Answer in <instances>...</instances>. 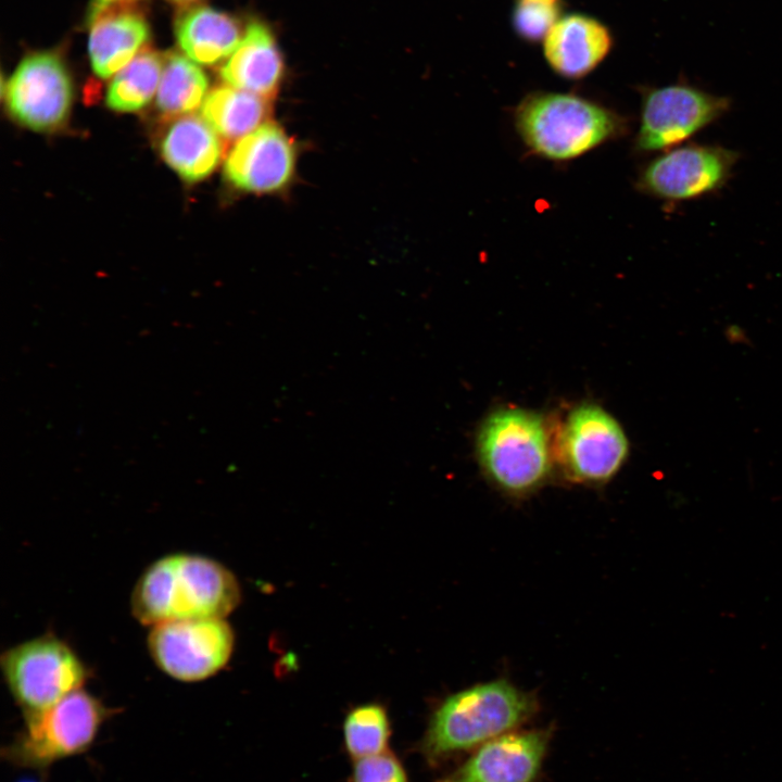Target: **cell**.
I'll list each match as a JSON object with an SVG mask.
<instances>
[{"mask_svg": "<svg viewBox=\"0 0 782 782\" xmlns=\"http://www.w3.org/2000/svg\"><path fill=\"white\" fill-rule=\"evenodd\" d=\"M235 575L217 560L175 553L150 564L131 595L133 616L143 626L186 620L225 618L239 604Z\"/></svg>", "mask_w": 782, "mask_h": 782, "instance_id": "1", "label": "cell"}, {"mask_svg": "<svg viewBox=\"0 0 782 782\" xmlns=\"http://www.w3.org/2000/svg\"><path fill=\"white\" fill-rule=\"evenodd\" d=\"M537 709L532 695L508 680L478 683L449 697L430 720L422 749L432 760L516 728Z\"/></svg>", "mask_w": 782, "mask_h": 782, "instance_id": "2", "label": "cell"}, {"mask_svg": "<svg viewBox=\"0 0 782 782\" xmlns=\"http://www.w3.org/2000/svg\"><path fill=\"white\" fill-rule=\"evenodd\" d=\"M515 125L531 151L556 161L580 156L625 129L618 114L588 99L558 92L528 96L516 109Z\"/></svg>", "mask_w": 782, "mask_h": 782, "instance_id": "3", "label": "cell"}, {"mask_svg": "<svg viewBox=\"0 0 782 782\" xmlns=\"http://www.w3.org/2000/svg\"><path fill=\"white\" fill-rule=\"evenodd\" d=\"M477 452L487 477L510 495L537 490L552 468L546 424L539 414L522 408L489 415L478 433Z\"/></svg>", "mask_w": 782, "mask_h": 782, "instance_id": "4", "label": "cell"}, {"mask_svg": "<svg viewBox=\"0 0 782 782\" xmlns=\"http://www.w3.org/2000/svg\"><path fill=\"white\" fill-rule=\"evenodd\" d=\"M112 710L83 688L46 710L26 717L24 729L3 749V757L26 769L45 770L85 753Z\"/></svg>", "mask_w": 782, "mask_h": 782, "instance_id": "5", "label": "cell"}, {"mask_svg": "<svg viewBox=\"0 0 782 782\" xmlns=\"http://www.w3.org/2000/svg\"><path fill=\"white\" fill-rule=\"evenodd\" d=\"M0 668L24 718L39 714L83 688L88 670L76 652L59 638L45 634L4 651Z\"/></svg>", "mask_w": 782, "mask_h": 782, "instance_id": "6", "label": "cell"}, {"mask_svg": "<svg viewBox=\"0 0 782 782\" xmlns=\"http://www.w3.org/2000/svg\"><path fill=\"white\" fill-rule=\"evenodd\" d=\"M147 645L165 674L181 682H199L226 666L235 635L224 618L175 620L150 627Z\"/></svg>", "mask_w": 782, "mask_h": 782, "instance_id": "7", "label": "cell"}, {"mask_svg": "<svg viewBox=\"0 0 782 782\" xmlns=\"http://www.w3.org/2000/svg\"><path fill=\"white\" fill-rule=\"evenodd\" d=\"M730 100L699 88L674 84L644 93L635 147L642 152L667 151L719 119Z\"/></svg>", "mask_w": 782, "mask_h": 782, "instance_id": "8", "label": "cell"}, {"mask_svg": "<svg viewBox=\"0 0 782 782\" xmlns=\"http://www.w3.org/2000/svg\"><path fill=\"white\" fill-rule=\"evenodd\" d=\"M629 442L619 422L594 404L575 407L558 438V455L567 475L578 482L598 484L623 465Z\"/></svg>", "mask_w": 782, "mask_h": 782, "instance_id": "9", "label": "cell"}, {"mask_svg": "<svg viewBox=\"0 0 782 782\" xmlns=\"http://www.w3.org/2000/svg\"><path fill=\"white\" fill-rule=\"evenodd\" d=\"M737 160V152L719 146L690 143L676 147L643 168L638 187L665 201L698 199L723 187Z\"/></svg>", "mask_w": 782, "mask_h": 782, "instance_id": "10", "label": "cell"}, {"mask_svg": "<svg viewBox=\"0 0 782 782\" xmlns=\"http://www.w3.org/2000/svg\"><path fill=\"white\" fill-rule=\"evenodd\" d=\"M5 101L11 116L23 126L36 131L60 128L73 101L64 62L51 52L25 56L8 80Z\"/></svg>", "mask_w": 782, "mask_h": 782, "instance_id": "11", "label": "cell"}, {"mask_svg": "<svg viewBox=\"0 0 782 782\" xmlns=\"http://www.w3.org/2000/svg\"><path fill=\"white\" fill-rule=\"evenodd\" d=\"M294 150L278 126L264 124L240 138L225 162L226 178L250 192H270L292 176Z\"/></svg>", "mask_w": 782, "mask_h": 782, "instance_id": "12", "label": "cell"}, {"mask_svg": "<svg viewBox=\"0 0 782 782\" xmlns=\"http://www.w3.org/2000/svg\"><path fill=\"white\" fill-rule=\"evenodd\" d=\"M546 744L547 734L542 731L501 735L438 782H531Z\"/></svg>", "mask_w": 782, "mask_h": 782, "instance_id": "13", "label": "cell"}, {"mask_svg": "<svg viewBox=\"0 0 782 782\" xmlns=\"http://www.w3.org/2000/svg\"><path fill=\"white\" fill-rule=\"evenodd\" d=\"M611 36L597 20L569 14L557 20L544 38L548 65L560 76L577 79L593 71L608 54Z\"/></svg>", "mask_w": 782, "mask_h": 782, "instance_id": "14", "label": "cell"}, {"mask_svg": "<svg viewBox=\"0 0 782 782\" xmlns=\"http://www.w3.org/2000/svg\"><path fill=\"white\" fill-rule=\"evenodd\" d=\"M89 23V59L100 78H109L124 68L146 48L150 37L147 20L129 5L108 9Z\"/></svg>", "mask_w": 782, "mask_h": 782, "instance_id": "15", "label": "cell"}, {"mask_svg": "<svg viewBox=\"0 0 782 782\" xmlns=\"http://www.w3.org/2000/svg\"><path fill=\"white\" fill-rule=\"evenodd\" d=\"M283 61L268 27L260 22L248 25L236 49L219 74L231 87L257 94H273L281 80Z\"/></svg>", "mask_w": 782, "mask_h": 782, "instance_id": "16", "label": "cell"}, {"mask_svg": "<svg viewBox=\"0 0 782 782\" xmlns=\"http://www.w3.org/2000/svg\"><path fill=\"white\" fill-rule=\"evenodd\" d=\"M160 152L185 181L197 182L215 169L222 146L217 133L203 117L184 115L165 129L160 140Z\"/></svg>", "mask_w": 782, "mask_h": 782, "instance_id": "17", "label": "cell"}, {"mask_svg": "<svg viewBox=\"0 0 782 782\" xmlns=\"http://www.w3.org/2000/svg\"><path fill=\"white\" fill-rule=\"evenodd\" d=\"M231 15L210 7H191L175 22V36L184 54L198 64L211 65L228 58L241 40Z\"/></svg>", "mask_w": 782, "mask_h": 782, "instance_id": "18", "label": "cell"}, {"mask_svg": "<svg viewBox=\"0 0 782 782\" xmlns=\"http://www.w3.org/2000/svg\"><path fill=\"white\" fill-rule=\"evenodd\" d=\"M266 112L264 98L228 85L209 92L201 109L202 117L226 139L242 138L255 130Z\"/></svg>", "mask_w": 782, "mask_h": 782, "instance_id": "19", "label": "cell"}, {"mask_svg": "<svg viewBox=\"0 0 782 782\" xmlns=\"http://www.w3.org/2000/svg\"><path fill=\"white\" fill-rule=\"evenodd\" d=\"M209 88L205 72L188 56L168 53L164 56L156 92V108L165 117H179L203 104Z\"/></svg>", "mask_w": 782, "mask_h": 782, "instance_id": "20", "label": "cell"}, {"mask_svg": "<svg viewBox=\"0 0 782 782\" xmlns=\"http://www.w3.org/2000/svg\"><path fill=\"white\" fill-rule=\"evenodd\" d=\"M164 56L147 47L111 80L106 105L117 112L143 109L159 88Z\"/></svg>", "mask_w": 782, "mask_h": 782, "instance_id": "21", "label": "cell"}, {"mask_svg": "<svg viewBox=\"0 0 782 782\" xmlns=\"http://www.w3.org/2000/svg\"><path fill=\"white\" fill-rule=\"evenodd\" d=\"M348 752L358 758L380 754L390 736L387 712L381 705H362L349 712L343 724Z\"/></svg>", "mask_w": 782, "mask_h": 782, "instance_id": "22", "label": "cell"}, {"mask_svg": "<svg viewBox=\"0 0 782 782\" xmlns=\"http://www.w3.org/2000/svg\"><path fill=\"white\" fill-rule=\"evenodd\" d=\"M557 20L555 3L519 0L513 14L516 31L530 41L544 39Z\"/></svg>", "mask_w": 782, "mask_h": 782, "instance_id": "23", "label": "cell"}, {"mask_svg": "<svg viewBox=\"0 0 782 782\" xmlns=\"http://www.w3.org/2000/svg\"><path fill=\"white\" fill-rule=\"evenodd\" d=\"M353 782H407L400 761L390 753L358 758L353 770Z\"/></svg>", "mask_w": 782, "mask_h": 782, "instance_id": "24", "label": "cell"}, {"mask_svg": "<svg viewBox=\"0 0 782 782\" xmlns=\"http://www.w3.org/2000/svg\"><path fill=\"white\" fill-rule=\"evenodd\" d=\"M133 1L137 0H92L89 8L88 21L108 9L129 5Z\"/></svg>", "mask_w": 782, "mask_h": 782, "instance_id": "25", "label": "cell"}, {"mask_svg": "<svg viewBox=\"0 0 782 782\" xmlns=\"http://www.w3.org/2000/svg\"><path fill=\"white\" fill-rule=\"evenodd\" d=\"M173 2L174 4L180 5V7H190L200 0H168Z\"/></svg>", "mask_w": 782, "mask_h": 782, "instance_id": "26", "label": "cell"}, {"mask_svg": "<svg viewBox=\"0 0 782 782\" xmlns=\"http://www.w3.org/2000/svg\"><path fill=\"white\" fill-rule=\"evenodd\" d=\"M528 1H537V2H545V3H555L556 0H528Z\"/></svg>", "mask_w": 782, "mask_h": 782, "instance_id": "27", "label": "cell"}]
</instances>
